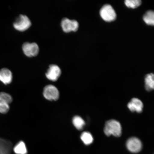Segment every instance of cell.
I'll list each match as a JSON object with an SVG mask.
<instances>
[{
    "mask_svg": "<svg viewBox=\"0 0 154 154\" xmlns=\"http://www.w3.org/2000/svg\"><path fill=\"white\" fill-rule=\"evenodd\" d=\"M143 20L146 24L153 26L154 24V11H147L144 15Z\"/></svg>",
    "mask_w": 154,
    "mask_h": 154,
    "instance_id": "obj_15",
    "label": "cell"
},
{
    "mask_svg": "<svg viewBox=\"0 0 154 154\" xmlns=\"http://www.w3.org/2000/svg\"><path fill=\"white\" fill-rule=\"evenodd\" d=\"M22 48L25 54L28 57L36 56L39 52V47L38 44L35 42H25L23 44Z\"/></svg>",
    "mask_w": 154,
    "mask_h": 154,
    "instance_id": "obj_5",
    "label": "cell"
},
{
    "mask_svg": "<svg viewBox=\"0 0 154 154\" xmlns=\"http://www.w3.org/2000/svg\"><path fill=\"white\" fill-rule=\"evenodd\" d=\"M125 3L129 8L134 9L141 5L142 2L140 0H126Z\"/></svg>",
    "mask_w": 154,
    "mask_h": 154,
    "instance_id": "obj_17",
    "label": "cell"
},
{
    "mask_svg": "<svg viewBox=\"0 0 154 154\" xmlns=\"http://www.w3.org/2000/svg\"><path fill=\"white\" fill-rule=\"evenodd\" d=\"M104 131L107 136L112 135L116 137H119L121 136L122 133V128L118 121L111 120L106 123Z\"/></svg>",
    "mask_w": 154,
    "mask_h": 154,
    "instance_id": "obj_1",
    "label": "cell"
},
{
    "mask_svg": "<svg viewBox=\"0 0 154 154\" xmlns=\"http://www.w3.org/2000/svg\"><path fill=\"white\" fill-rule=\"evenodd\" d=\"M61 25L63 31L66 32H76L78 30L79 26L78 21L71 20L66 17L62 19Z\"/></svg>",
    "mask_w": 154,
    "mask_h": 154,
    "instance_id": "obj_6",
    "label": "cell"
},
{
    "mask_svg": "<svg viewBox=\"0 0 154 154\" xmlns=\"http://www.w3.org/2000/svg\"><path fill=\"white\" fill-rule=\"evenodd\" d=\"M127 149L132 153L139 152L142 149V144L138 138L133 137L129 138L126 142Z\"/></svg>",
    "mask_w": 154,
    "mask_h": 154,
    "instance_id": "obj_8",
    "label": "cell"
},
{
    "mask_svg": "<svg viewBox=\"0 0 154 154\" xmlns=\"http://www.w3.org/2000/svg\"><path fill=\"white\" fill-rule=\"evenodd\" d=\"M81 139L83 143L86 145H90L93 141V138L89 132H83L81 136Z\"/></svg>",
    "mask_w": 154,
    "mask_h": 154,
    "instance_id": "obj_16",
    "label": "cell"
},
{
    "mask_svg": "<svg viewBox=\"0 0 154 154\" xmlns=\"http://www.w3.org/2000/svg\"><path fill=\"white\" fill-rule=\"evenodd\" d=\"M128 107L131 111L140 113L143 109V104L140 100L134 98L128 103Z\"/></svg>",
    "mask_w": 154,
    "mask_h": 154,
    "instance_id": "obj_10",
    "label": "cell"
},
{
    "mask_svg": "<svg viewBox=\"0 0 154 154\" xmlns=\"http://www.w3.org/2000/svg\"><path fill=\"white\" fill-rule=\"evenodd\" d=\"M100 13L102 18L106 22H112L116 18V14L114 9L109 5H104L101 8Z\"/></svg>",
    "mask_w": 154,
    "mask_h": 154,
    "instance_id": "obj_3",
    "label": "cell"
},
{
    "mask_svg": "<svg viewBox=\"0 0 154 154\" xmlns=\"http://www.w3.org/2000/svg\"><path fill=\"white\" fill-rule=\"evenodd\" d=\"M43 95L44 97L48 100L57 101L59 97V92L55 86L49 85L44 88Z\"/></svg>",
    "mask_w": 154,
    "mask_h": 154,
    "instance_id": "obj_4",
    "label": "cell"
},
{
    "mask_svg": "<svg viewBox=\"0 0 154 154\" xmlns=\"http://www.w3.org/2000/svg\"><path fill=\"white\" fill-rule=\"evenodd\" d=\"M32 22L26 15L20 14L17 17L14 23L13 26L16 29L20 31H24L31 26Z\"/></svg>",
    "mask_w": 154,
    "mask_h": 154,
    "instance_id": "obj_2",
    "label": "cell"
},
{
    "mask_svg": "<svg viewBox=\"0 0 154 154\" xmlns=\"http://www.w3.org/2000/svg\"><path fill=\"white\" fill-rule=\"evenodd\" d=\"M154 76L153 73L148 74L145 76V88L148 91H151L154 88Z\"/></svg>",
    "mask_w": 154,
    "mask_h": 154,
    "instance_id": "obj_12",
    "label": "cell"
},
{
    "mask_svg": "<svg viewBox=\"0 0 154 154\" xmlns=\"http://www.w3.org/2000/svg\"><path fill=\"white\" fill-rule=\"evenodd\" d=\"M61 71L60 67L56 64L49 65L45 75L48 79L52 81H56L60 76Z\"/></svg>",
    "mask_w": 154,
    "mask_h": 154,
    "instance_id": "obj_7",
    "label": "cell"
},
{
    "mask_svg": "<svg viewBox=\"0 0 154 154\" xmlns=\"http://www.w3.org/2000/svg\"><path fill=\"white\" fill-rule=\"evenodd\" d=\"M13 150L16 154H27L28 153L26 144L23 141L19 142L13 148Z\"/></svg>",
    "mask_w": 154,
    "mask_h": 154,
    "instance_id": "obj_13",
    "label": "cell"
},
{
    "mask_svg": "<svg viewBox=\"0 0 154 154\" xmlns=\"http://www.w3.org/2000/svg\"><path fill=\"white\" fill-rule=\"evenodd\" d=\"M12 144L9 140L0 138V154H11Z\"/></svg>",
    "mask_w": 154,
    "mask_h": 154,
    "instance_id": "obj_11",
    "label": "cell"
},
{
    "mask_svg": "<svg viewBox=\"0 0 154 154\" xmlns=\"http://www.w3.org/2000/svg\"><path fill=\"white\" fill-rule=\"evenodd\" d=\"M12 101V96L9 94L4 92H0V101L4 102L9 104Z\"/></svg>",
    "mask_w": 154,
    "mask_h": 154,
    "instance_id": "obj_18",
    "label": "cell"
},
{
    "mask_svg": "<svg viewBox=\"0 0 154 154\" xmlns=\"http://www.w3.org/2000/svg\"><path fill=\"white\" fill-rule=\"evenodd\" d=\"M72 123L76 128L79 130H82L85 125L83 119L78 116H76L73 117Z\"/></svg>",
    "mask_w": 154,
    "mask_h": 154,
    "instance_id": "obj_14",
    "label": "cell"
},
{
    "mask_svg": "<svg viewBox=\"0 0 154 154\" xmlns=\"http://www.w3.org/2000/svg\"><path fill=\"white\" fill-rule=\"evenodd\" d=\"M12 73L11 71L7 68L0 70V81L5 85L9 84L12 82Z\"/></svg>",
    "mask_w": 154,
    "mask_h": 154,
    "instance_id": "obj_9",
    "label": "cell"
},
{
    "mask_svg": "<svg viewBox=\"0 0 154 154\" xmlns=\"http://www.w3.org/2000/svg\"><path fill=\"white\" fill-rule=\"evenodd\" d=\"M10 109L8 104L0 101V113L5 114L9 111Z\"/></svg>",
    "mask_w": 154,
    "mask_h": 154,
    "instance_id": "obj_19",
    "label": "cell"
}]
</instances>
